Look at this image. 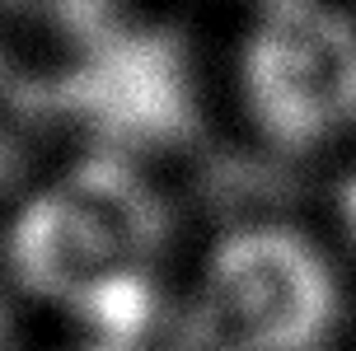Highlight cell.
<instances>
[{
    "instance_id": "obj_1",
    "label": "cell",
    "mask_w": 356,
    "mask_h": 351,
    "mask_svg": "<svg viewBox=\"0 0 356 351\" xmlns=\"http://www.w3.org/2000/svg\"><path fill=\"white\" fill-rule=\"evenodd\" d=\"M169 206L145 164L80 155L42 178L10 220L15 277L89 328V342L145 351L164 314Z\"/></svg>"
},
{
    "instance_id": "obj_2",
    "label": "cell",
    "mask_w": 356,
    "mask_h": 351,
    "mask_svg": "<svg viewBox=\"0 0 356 351\" xmlns=\"http://www.w3.org/2000/svg\"><path fill=\"white\" fill-rule=\"evenodd\" d=\"M52 89V117L80 131L89 155L150 164L202 122V75L188 42L131 10L66 38Z\"/></svg>"
},
{
    "instance_id": "obj_3",
    "label": "cell",
    "mask_w": 356,
    "mask_h": 351,
    "mask_svg": "<svg viewBox=\"0 0 356 351\" xmlns=\"http://www.w3.org/2000/svg\"><path fill=\"white\" fill-rule=\"evenodd\" d=\"M338 314L333 258L286 220H244L202 258L193 323L207 351H319Z\"/></svg>"
},
{
    "instance_id": "obj_4",
    "label": "cell",
    "mask_w": 356,
    "mask_h": 351,
    "mask_svg": "<svg viewBox=\"0 0 356 351\" xmlns=\"http://www.w3.org/2000/svg\"><path fill=\"white\" fill-rule=\"evenodd\" d=\"M239 104L277 150H333L356 136V10L342 0L253 5L239 38Z\"/></svg>"
},
{
    "instance_id": "obj_5",
    "label": "cell",
    "mask_w": 356,
    "mask_h": 351,
    "mask_svg": "<svg viewBox=\"0 0 356 351\" xmlns=\"http://www.w3.org/2000/svg\"><path fill=\"white\" fill-rule=\"evenodd\" d=\"M52 89L0 42V188H10L38 159L52 126Z\"/></svg>"
},
{
    "instance_id": "obj_6",
    "label": "cell",
    "mask_w": 356,
    "mask_h": 351,
    "mask_svg": "<svg viewBox=\"0 0 356 351\" xmlns=\"http://www.w3.org/2000/svg\"><path fill=\"white\" fill-rule=\"evenodd\" d=\"M0 10L19 24H33V28H52L61 38H75L104 24V19L122 15L127 0H0Z\"/></svg>"
},
{
    "instance_id": "obj_7",
    "label": "cell",
    "mask_w": 356,
    "mask_h": 351,
    "mask_svg": "<svg viewBox=\"0 0 356 351\" xmlns=\"http://www.w3.org/2000/svg\"><path fill=\"white\" fill-rule=\"evenodd\" d=\"M338 215H342V229H347V239L356 244V164L347 169V178L338 183Z\"/></svg>"
},
{
    "instance_id": "obj_8",
    "label": "cell",
    "mask_w": 356,
    "mask_h": 351,
    "mask_svg": "<svg viewBox=\"0 0 356 351\" xmlns=\"http://www.w3.org/2000/svg\"><path fill=\"white\" fill-rule=\"evenodd\" d=\"M80 351H127V347H108V342H85Z\"/></svg>"
},
{
    "instance_id": "obj_9",
    "label": "cell",
    "mask_w": 356,
    "mask_h": 351,
    "mask_svg": "<svg viewBox=\"0 0 356 351\" xmlns=\"http://www.w3.org/2000/svg\"><path fill=\"white\" fill-rule=\"evenodd\" d=\"M253 5H267V0H249V10H253Z\"/></svg>"
}]
</instances>
